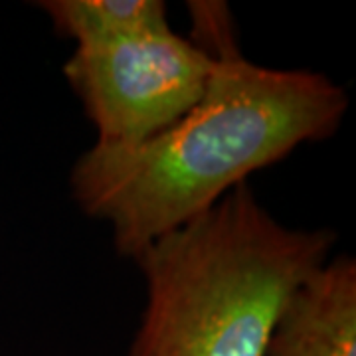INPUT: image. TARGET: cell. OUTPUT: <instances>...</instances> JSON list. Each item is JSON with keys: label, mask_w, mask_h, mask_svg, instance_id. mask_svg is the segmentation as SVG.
<instances>
[{"label": "cell", "mask_w": 356, "mask_h": 356, "mask_svg": "<svg viewBox=\"0 0 356 356\" xmlns=\"http://www.w3.org/2000/svg\"><path fill=\"white\" fill-rule=\"evenodd\" d=\"M202 50L212 74L188 113L137 145L95 143L72 168L74 200L111 228L123 257L133 259L301 145L331 139L348 111L346 89L325 74L243 58L236 28Z\"/></svg>", "instance_id": "1"}, {"label": "cell", "mask_w": 356, "mask_h": 356, "mask_svg": "<svg viewBox=\"0 0 356 356\" xmlns=\"http://www.w3.org/2000/svg\"><path fill=\"white\" fill-rule=\"evenodd\" d=\"M331 228H291L245 182L133 257L145 307L129 356H264L291 295L332 257Z\"/></svg>", "instance_id": "2"}, {"label": "cell", "mask_w": 356, "mask_h": 356, "mask_svg": "<svg viewBox=\"0 0 356 356\" xmlns=\"http://www.w3.org/2000/svg\"><path fill=\"white\" fill-rule=\"evenodd\" d=\"M212 58L172 28L137 38L76 46L64 77L99 145H137L188 113L206 91Z\"/></svg>", "instance_id": "3"}, {"label": "cell", "mask_w": 356, "mask_h": 356, "mask_svg": "<svg viewBox=\"0 0 356 356\" xmlns=\"http://www.w3.org/2000/svg\"><path fill=\"white\" fill-rule=\"evenodd\" d=\"M264 356H356V261L334 255L293 293Z\"/></svg>", "instance_id": "4"}, {"label": "cell", "mask_w": 356, "mask_h": 356, "mask_svg": "<svg viewBox=\"0 0 356 356\" xmlns=\"http://www.w3.org/2000/svg\"><path fill=\"white\" fill-rule=\"evenodd\" d=\"M60 36L99 46L168 30L163 0H44L38 2Z\"/></svg>", "instance_id": "5"}]
</instances>
